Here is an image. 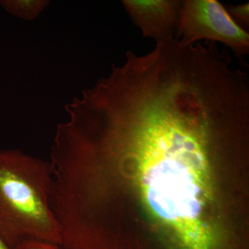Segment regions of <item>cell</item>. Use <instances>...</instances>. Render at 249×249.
Returning a JSON list of instances; mask_svg holds the SVG:
<instances>
[{
    "label": "cell",
    "mask_w": 249,
    "mask_h": 249,
    "mask_svg": "<svg viewBox=\"0 0 249 249\" xmlns=\"http://www.w3.org/2000/svg\"><path fill=\"white\" fill-rule=\"evenodd\" d=\"M111 166L141 175V178L106 170L107 178L141 181L106 186L142 185L150 211L168 225V249H215L223 237L205 227L206 171L224 164L227 148L217 137L199 126L180 119L147 121L105 150Z\"/></svg>",
    "instance_id": "1"
},
{
    "label": "cell",
    "mask_w": 249,
    "mask_h": 249,
    "mask_svg": "<svg viewBox=\"0 0 249 249\" xmlns=\"http://www.w3.org/2000/svg\"><path fill=\"white\" fill-rule=\"evenodd\" d=\"M52 178L50 162L0 150V237L11 248L30 241L61 244L49 199Z\"/></svg>",
    "instance_id": "2"
},
{
    "label": "cell",
    "mask_w": 249,
    "mask_h": 249,
    "mask_svg": "<svg viewBox=\"0 0 249 249\" xmlns=\"http://www.w3.org/2000/svg\"><path fill=\"white\" fill-rule=\"evenodd\" d=\"M177 36L185 44L220 42L240 60L249 53V33L216 0L182 1Z\"/></svg>",
    "instance_id": "3"
},
{
    "label": "cell",
    "mask_w": 249,
    "mask_h": 249,
    "mask_svg": "<svg viewBox=\"0 0 249 249\" xmlns=\"http://www.w3.org/2000/svg\"><path fill=\"white\" fill-rule=\"evenodd\" d=\"M142 36L157 45L175 39L182 1L124 0L121 1Z\"/></svg>",
    "instance_id": "4"
},
{
    "label": "cell",
    "mask_w": 249,
    "mask_h": 249,
    "mask_svg": "<svg viewBox=\"0 0 249 249\" xmlns=\"http://www.w3.org/2000/svg\"><path fill=\"white\" fill-rule=\"evenodd\" d=\"M50 1L46 0H6L0 4L9 14L25 20L35 19L45 10Z\"/></svg>",
    "instance_id": "5"
},
{
    "label": "cell",
    "mask_w": 249,
    "mask_h": 249,
    "mask_svg": "<svg viewBox=\"0 0 249 249\" xmlns=\"http://www.w3.org/2000/svg\"><path fill=\"white\" fill-rule=\"evenodd\" d=\"M228 12L241 27H249V3L229 6ZM244 28V27H243Z\"/></svg>",
    "instance_id": "6"
},
{
    "label": "cell",
    "mask_w": 249,
    "mask_h": 249,
    "mask_svg": "<svg viewBox=\"0 0 249 249\" xmlns=\"http://www.w3.org/2000/svg\"><path fill=\"white\" fill-rule=\"evenodd\" d=\"M14 249H64L60 245L42 242V241H30L24 242Z\"/></svg>",
    "instance_id": "7"
},
{
    "label": "cell",
    "mask_w": 249,
    "mask_h": 249,
    "mask_svg": "<svg viewBox=\"0 0 249 249\" xmlns=\"http://www.w3.org/2000/svg\"><path fill=\"white\" fill-rule=\"evenodd\" d=\"M0 249H14L9 247L5 241L0 237Z\"/></svg>",
    "instance_id": "8"
},
{
    "label": "cell",
    "mask_w": 249,
    "mask_h": 249,
    "mask_svg": "<svg viewBox=\"0 0 249 249\" xmlns=\"http://www.w3.org/2000/svg\"><path fill=\"white\" fill-rule=\"evenodd\" d=\"M240 162H244V161H240ZM234 163H240V162H234ZM231 163H230V164ZM227 164H229V163H227ZM227 164H224V165H227Z\"/></svg>",
    "instance_id": "9"
}]
</instances>
